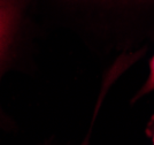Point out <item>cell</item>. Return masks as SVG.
I'll return each mask as SVG.
<instances>
[{
	"label": "cell",
	"instance_id": "obj_1",
	"mask_svg": "<svg viewBox=\"0 0 154 145\" xmlns=\"http://www.w3.org/2000/svg\"><path fill=\"white\" fill-rule=\"evenodd\" d=\"M20 11V0H0V60L15 29Z\"/></svg>",
	"mask_w": 154,
	"mask_h": 145
},
{
	"label": "cell",
	"instance_id": "obj_2",
	"mask_svg": "<svg viewBox=\"0 0 154 145\" xmlns=\"http://www.w3.org/2000/svg\"><path fill=\"white\" fill-rule=\"evenodd\" d=\"M154 90V55L149 62V76H148V80L146 81L144 88L141 89L140 95H145L149 91H153Z\"/></svg>",
	"mask_w": 154,
	"mask_h": 145
},
{
	"label": "cell",
	"instance_id": "obj_3",
	"mask_svg": "<svg viewBox=\"0 0 154 145\" xmlns=\"http://www.w3.org/2000/svg\"><path fill=\"white\" fill-rule=\"evenodd\" d=\"M153 145H154V134H153Z\"/></svg>",
	"mask_w": 154,
	"mask_h": 145
}]
</instances>
